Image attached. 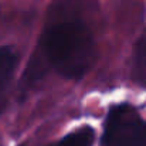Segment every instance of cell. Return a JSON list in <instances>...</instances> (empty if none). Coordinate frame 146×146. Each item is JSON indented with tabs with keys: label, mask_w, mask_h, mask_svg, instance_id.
I'll return each mask as SVG.
<instances>
[{
	"label": "cell",
	"mask_w": 146,
	"mask_h": 146,
	"mask_svg": "<svg viewBox=\"0 0 146 146\" xmlns=\"http://www.w3.org/2000/svg\"><path fill=\"white\" fill-rule=\"evenodd\" d=\"M16 54L10 47H0V113L4 111L9 87L16 68Z\"/></svg>",
	"instance_id": "cell-3"
},
{
	"label": "cell",
	"mask_w": 146,
	"mask_h": 146,
	"mask_svg": "<svg viewBox=\"0 0 146 146\" xmlns=\"http://www.w3.org/2000/svg\"><path fill=\"white\" fill-rule=\"evenodd\" d=\"M94 142V131L91 128L78 129L52 146H91Z\"/></svg>",
	"instance_id": "cell-5"
},
{
	"label": "cell",
	"mask_w": 146,
	"mask_h": 146,
	"mask_svg": "<svg viewBox=\"0 0 146 146\" xmlns=\"http://www.w3.org/2000/svg\"><path fill=\"white\" fill-rule=\"evenodd\" d=\"M41 46L50 64L65 78L84 77L95 60L92 34L78 21H62L48 27Z\"/></svg>",
	"instance_id": "cell-1"
},
{
	"label": "cell",
	"mask_w": 146,
	"mask_h": 146,
	"mask_svg": "<svg viewBox=\"0 0 146 146\" xmlns=\"http://www.w3.org/2000/svg\"><path fill=\"white\" fill-rule=\"evenodd\" d=\"M132 75L136 82L146 85V36L139 38L133 52Z\"/></svg>",
	"instance_id": "cell-4"
},
{
	"label": "cell",
	"mask_w": 146,
	"mask_h": 146,
	"mask_svg": "<svg viewBox=\"0 0 146 146\" xmlns=\"http://www.w3.org/2000/svg\"><path fill=\"white\" fill-rule=\"evenodd\" d=\"M104 146H146V122L128 105L112 108L105 123Z\"/></svg>",
	"instance_id": "cell-2"
}]
</instances>
